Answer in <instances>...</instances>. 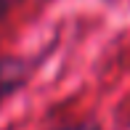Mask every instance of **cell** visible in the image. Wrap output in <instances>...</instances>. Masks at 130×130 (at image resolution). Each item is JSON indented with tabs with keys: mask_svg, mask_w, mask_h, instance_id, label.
<instances>
[{
	"mask_svg": "<svg viewBox=\"0 0 130 130\" xmlns=\"http://www.w3.org/2000/svg\"><path fill=\"white\" fill-rule=\"evenodd\" d=\"M56 130H101V125L96 120H82V122H72V125H61Z\"/></svg>",
	"mask_w": 130,
	"mask_h": 130,
	"instance_id": "cell-2",
	"label": "cell"
},
{
	"mask_svg": "<svg viewBox=\"0 0 130 130\" xmlns=\"http://www.w3.org/2000/svg\"><path fill=\"white\" fill-rule=\"evenodd\" d=\"M29 77V64L21 58L5 56L0 58V101L8 98L11 93H16Z\"/></svg>",
	"mask_w": 130,
	"mask_h": 130,
	"instance_id": "cell-1",
	"label": "cell"
},
{
	"mask_svg": "<svg viewBox=\"0 0 130 130\" xmlns=\"http://www.w3.org/2000/svg\"><path fill=\"white\" fill-rule=\"evenodd\" d=\"M8 11H11V0H0V21L8 16Z\"/></svg>",
	"mask_w": 130,
	"mask_h": 130,
	"instance_id": "cell-3",
	"label": "cell"
}]
</instances>
